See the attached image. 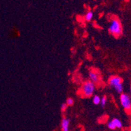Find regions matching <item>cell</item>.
Returning a JSON list of instances; mask_svg holds the SVG:
<instances>
[{"label":"cell","instance_id":"12","mask_svg":"<svg viewBox=\"0 0 131 131\" xmlns=\"http://www.w3.org/2000/svg\"><path fill=\"white\" fill-rule=\"evenodd\" d=\"M106 102H107V99H106V96H104L102 97V99H101V101H100V104L102 105V107L105 106V105L106 104Z\"/></svg>","mask_w":131,"mask_h":131},{"label":"cell","instance_id":"9","mask_svg":"<svg viewBox=\"0 0 131 131\" xmlns=\"http://www.w3.org/2000/svg\"><path fill=\"white\" fill-rule=\"evenodd\" d=\"M93 17V12L89 11V12H87V14L85 15V20H87V21H91V20H92Z\"/></svg>","mask_w":131,"mask_h":131},{"label":"cell","instance_id":"2","mask_svg":"<svg viewBox=\"0 0 131 131\" xmlns=\"http://www.w3.org/2000/svg\"><path fill=\"white\" fill-rule=\"evenodd\" d=\"M95 89V83L92 81H87L82 85V95L85 97H90L91 96L93 95Z\"/></svg>","mask_w":131,"mask_h":131},{"label":"cell","instance_id":"4","mask_svg":"<svg viewBox=\"0 0 131 131\" xmlns=\"http://www.w3.org/2000/svg\"><path fill=\"white\" fill-rule=\"evenodd\" d=\"M89 74V78H90L91 81H92L94 83L99 82V79H100V75H99V73L96 70H90Z\"/></svg>","mask_w":131,"mask_h":131},{"label":"cell","instance_id":"5","mask_svg":"<svg viewBox=\"0 0 131 131\" xmlns=\"http://www.w3.org/2000/svg\"><path fill=\"white\" fill-rule=\"evenodd\" d=\"M122 79L119 76H112L109 79V84L112 87H114L116 85L122 83Z\"/></svg>","mask_w":131,"mask_h":131},{"label":"cell","instance_id":"11","mask_svg":"<svg viewBox=\"0 0 131 131\" xmlns=\"http://www.w3.org/2000/svg\"><path fill=\"white\" fill-rule=\"evenodd\" d=\"M66 103L68 106H73V104H74V100L72 98H68L67 99Z\"/></svg>","mask_w":131,"mask_h":131},{"label":"cell","instance_id":"13","mask_svg":"<svg viewBox=\"0 0 131 131\" xmlns=\"http://www.w3.org/2000/svg\"><path fill=\"white\" fill-rule=\"evenodd\" d=\"M108 127L110 128V129H111V130H114V129H116V127H115V126H114V125L113 124V123H112V121H110V122L108 123Z\"/></svg>","mask_w":131,"mask_h":131},{"label":"cell","instance_id":"15","mask_svg":"<svg viewBox=\"0 0 131 131\" xmlns=\"http://www.w3.org/2000/svg\"></svg>","mask_w":131,"mask_h":131},{"label":"cell","instance_id":"8","mask_svg":"<svg viewBox=\"0 0 131 131\" xmlns=\"http://www.w3.org/2000/svg\"><path fill=\"white\" fill-rule=\"evenodd\" d=\"M114 89H116L117 93H121L123 91V84L122 83L121 84H119L116 85V86H114Z\"/></svg>","mask_w":131,"mask_h":131},{"label":"cell","instance_id":"1","mask_svg":"<svg viewBox=\"0 0 131 131\" xmlns=\"http://www.w3.org/2000/svg\"><path fill=\"white\" fill-rule=\"evenodd\" d=\"M109 31L115 37H119L122 33V26L120 21L117 18H113L111 20L110 26L109 27Z\"/></svg>","mask_w":131,"mask_h":131},{"label":"cell","instance_id":"6","mask_svg":"<svg viewBox=\"0 0 131 131\" xmlns=\"http://www.w3.org/2000/svg\"><path fill=\"white\" fill-rule=\"evenodd\" d=\"M70 125V121L68 119L63 118L61 121V129L63 131H69V127Z\"/></svg>","mask_w":131,"mask_h":131},{"label":"cell","instance_id":"14","mask_svg":"<svg viewBox=\"0 0 131 131\" xmlns=\"http://www.w3.org/2000/svg\"><path fill=\"white\" fill-rule=\"evenodd\" d=\"M67 103H63L61 106V110L62 112H65V111L67 110Z\"/></svg>","mask_w":131,"mask_h":131},{"label":"cell","instance_id":"7","mask_svg":"<svg viewBox=\"0 0 131 131\" xmlns=\"http://www.w3.org/2000/svg\"><path fill=\"white\" fill-rule=\"evenodd\" d=\"M112 121L113 123V124L115 126V127L116 128H122V123L121 121H120V120L117 119H114L112 120Z\"/></svg>","mask_w":131,"mask_h":131},{"label":"cell","instance_id":"3","mask_svg":"<svg viewBox=\"0 0 131 131\" xmlns=\"http://www.w3.org/2000/svg\"><path fill=\"white\" fill-rule=\"evenodd\" d=\"M120 100L123 107L127 110H130L131 109V99L127 94L123 93L120 96Z\"/></svg>","mask_w":131,"mask_h":131},{"label":"cell","instance_id":"10","mask_svg":"<svg viewBox=\"0 0 131 131\" xmlns=\"http://www.w3.org/2000/svg\"><path fill=\"white\" fill-rule=\"evenodd\" d=\"M100 101H101V99L100 98V96H98V95H95V96H93V102L95 104H99L100 103Z\"/></svg>","mask_w":131,"mask_h":131}]
</instances>
